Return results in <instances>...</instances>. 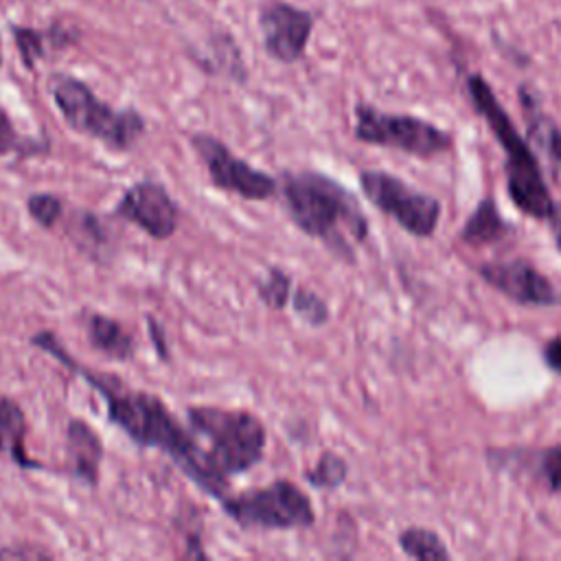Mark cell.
I'll return each instance as SVG.
<instances>
[{"label":"cell","instance_id":"d6986e66","mask_svg":"<svg viewBox=\"0 0 561 561\" xmlns=\"http://www.w3.org/2000/svg\"><path fill=\"white\" fill-rule=\"evenodd\" d=\"M401 550L419 561H447L449 550L445 548L443 539L427 528H405L399 535Z\"/></svg>","mask_w":561,"mask_h":561},{"label":"cell","instance_id":"30bf717a","mask_svg":"<svg viewBox=\"0 0 561 561\" xmlns=\"http://www.w3.org/2000/svg\"><path fill=\"white\" fill-rule=\"evenodd\" d=\"M114 215L158 241L169 239L180 224V206L169 191L153 180H140L125 188L114 206Z\"/></svg>","mask_w":561,"mask_h":561},{"label":"cell","instance_id":"277c9868","mask_svg":"<svg viewBox=\"0 0 561 561\" xmlns=\"http://www.w3.org/2000/svg\"><path fill=\"white\" fill-rule=\"evenodd\" d=\"M191 430L206 438V456L217 476L228 480L250 471L261 462L267 432L259 416L245 410H224L215 405H195L186 410Z\"/></svg>","mask_w":561,"mask_h":561},{"label":"cell","instance_id":"4fadbf2b","mask_svg":"<svg viewBox=\"0 0 561 561\" xmlns=\"http://www.w3.org/2000/svg\"><path fill=\"white\" fill-rule=\"evenodd\" d=\"M66 458H68V471L77 480L90 486L99 482V469L103 460V440L83 419L68 421Z\"/></svg>","mask_w":561,"mask_h":561},{"label":"cell","instance_id":"5b68a950","mask_svg":"<svg viewBox=\"0 0 561 561\" xmlns=\"http://www.w3.org/2000/svg\"><path fill=\"white\" fill-rule=\"evenodd\" d=\"M48 92L59 114L75 131L90 136L114 151L129 149L145 134L147 125L138 110L112 107L101 101L88 83L72 75H50Z\"/></svg>","mask_w":561,"mask_h":561},{"label":"cell","instance_id":"7c38bea8","mask_svg":"<svg viewBox=\"0 0 561 561\" xmlns=\"http://www.w3.org/2000/svg\"><path fill=\"white\" fill-rule=\"evenodd\" d=\"M480 274L491 287H495L500 294L515 302L543 307L559 300L552 283L526 261L486 263L480 267Z\"/></svg>","mask_w":561,"mask_h":561},{"label":"cell","instance_id":"ac0fdd59","mask_svg":"<svg viewBox=\"0 0 561 561\" xmlns=\"http://www.w3.org/2000/svg\"><path fill=\"white\" fill-rule=\"evenodd\" d=\"M511 226L502 219L495 199L493 197H484L476 210L469 215V219L462 226L460 239L469 245H486V243H495L500 239H504L508 234Z\"/></svg>","mask_w":561,"mask_h":561},{"label":"cell","instance_id":"52a82bcc","mask_svg":"<svg viewBox=\"0 0 561 561\" xmlns=\"http://www.w3.org/2000/svg\"><path fill=\"white\" fill-rule=\"evenodd\" d=\"M355 138L368 145L399 149L419 158H430L451 149V136L410 114H390L373 105L359 103L355 107Z\"/></svg>","mask_w":561,"mask_h":561},{"label":"cell","instance_id":"f546056e","mask_svg":"<svg viewBox=\"0 0 561 561\" xmlns=\"http://www.w3.org/2000/svg\"><path fill=\"white\" fill-rule=\"evenodd\" d=\"M0 66H2V39H0Z\"/></svg>","mask_w":561,"mask_h":561},{"label":"cell","instance_id":"9c48e42d","mask_svg":"<svg viewBox=\"0 0 561 561\" xmlns=\"http://www.w3.org/2000/svg\"><path fill=\"white\" fill-rule=\"evenodd\" d=\"M191 147L204 162L217 188L252 202L270 199L278 191V184L272 175L237 158L221 140L210 134H193Z\"/></svg>","mask_w":561,"mask_h":561},{"label":"cell","instance_id":"9a60e30c","mask_svg":"<svg viewBox=\"0 0 561 561\" xmlns=\"http://www.w3.org/2000/svg\"><path fill=\"white\" fill-rule=\"evenodd\" d=\"M11 33H13V42L20 53V59L28 70H33L35 64L46 55L48 46L66 48L77 42V31H70L68 26H50L48 31H37L31 26L13 24Z\"/></svg>","mask_w":561,"mask_h":561},{"label":"cell","instance_id":"e0dca14e","mask_svg":"<svg viewBox=\"0 0 561 561\" xmlns=\"http://www.w3.org/2000/svg\"><path fill=\"white\" fill-rule=\"evenodd\" d=\"M85 331H88L90 344L103 355L118 362H125L131 357L134 340L116 320L103 313H90L85 322Z\"/></svg>","mask_w":561,"mask_h":561},{"label":"cell","instance_id":"603a6c76","mask_svg":"<svg viewBox=\"0 0 561 561\" xmlns=\"http://www.w3.org/2000/svg\"><path fill=\"white\" fill-rule=\"evenodd\" d=\"M346 462L333 451H324L313 469L305 471V480L316 489H337L346 480Z\"/></svg>","mask_w":561,"mask_h":561},{"label":"cell","instance_id":"ba28073f","mask_svg":"<svg viewBox=\"0 0 561 561\" xmlns=\"http://www.w3.org/2000/svg\"><path fill=\"white\" fill-rule=\"evenodd\" d=\"M359 186L368 202L390 215L414 237H430L440 217V204L386 171H362Z\"/></svg>","mask_w":561,"mask_h":561},{"label":"cell","instance_id":"7a4b0ae2","mask_svg":"<svg viewBox=\"0 0 561 561\" xmlns=\"http://www.w3.org/2000/svg\"><path fill=\"white\" fill-rule=\"evenodd\" d=\"M280 197L289 219L305 234L353 261V248L366 239L368 221L348 188L320 171H285Z\"/></svg>","mask_w":561,"mask_h":561},{"label":"cell","instance_id":"cb8c5ba5","mask_svg":"<svg viewBox=\"0 0 561 561\" xmlns=\"http://www.w3.org/2000/svg\"><path fill=\"white\" fill-rule=\"evenodd\" d=\"M289 302H291L294 313H296L300 320H305L309 327H322V324L329 320V307H327V302H324L318 294H313L311 289H305V287L296 289V291L291 294Z\"/></svg>","mask_w":561,"mask_h":561},{"label":"cell","instance_id":"ffe728a7","mask_svg":"<svg viewBox=\"0 0 561 561\" xmlns=\"http://www.w3.org/2000/svg\"><path fill=\"white\" fill-rule=\"evenodd\" d=\"M210 50H213V72L226 75L232 81H245V66L239 53V46L232 42L230 35L219 33L210 39Z\"/></svg>","mask_w":561,"mask_h":561},{"label":"cell","instance_id":"8fae6325","mask_svg":"<svg viewBox=\"0 0 561 561\" xmlns=\"http://www.w3.org/2000/svg\"><path fill=\"white\" fill-rule=\"evenodd\" d=\"M259 28L265 53L280 64H294L305 55L313 15L289 2L270 0L259 11Z\"/></svg>","mask_w":561,"mask_h":561},{"label":"cell","instance_id":"2e32d148","mask_svg":"<svg viewBox=\"0 0 561 561\" xmlns=\"http://www.w3.org/2000/svg\"><path fill=\"white\" fill-rule=\"evenodd\" d=\"M519 103L526 116L528 140L541 149L554 164H561V127L539 107L528 88H519Z\"/></svg>","mask_w":561,"mask_h":561},{"label":"cell","instance_id":"4316f807","mask_svg":"<svg viewBox=\"0 0 561 561\" xmlns=\"http://www.w3.org/2000/svg\"><path fill=\"white\" fill-rule=\"evenodd\" d=\"M147 327H149V331H151V340H153V346H156L158 357H160L162 362H167V359H169V344H167V340H164V333H162L160 324H158L151 316H147Z\"/></svg>","mask_w":561,"mask_h":561},{"label":"cell","instance_id":"d4e9b609","mask_svg":"<svg viewBox=\"0 0 561 561\" xmlns=\"http://www.w3.org/2000/svg\"><path fill=\"white\" fill-rule=\"evenodd\" d=\"M26 213L37 226L53 228L61 219L64 202L53 193H33L26 199Z\"/></svg>","mask_w":561,"mask_h":561},{"label":"cell","instance_id":"44dd1931","mask_svg":"<svg viewBox=\"0 0 561 561\" xmlns=\"http://www.w3.org/2000/svg\"><path fill=\"white\" fill-rule=\"evenodd\" d=\"M48 151V142L46 138H28V136H22L11 116L0 107V156H9V153H15L20 158H26V156H33V153H44Z\"/></svg>","mask_w":561,"mask_h":561},{"label":"cell","instance_id":"484cf974","mask_svg":"<svg viewBox=\"0 0 561 561\" xmlns=\"http://www.w3.org/2000/svg\"><path fill=\"white\" fill-rule=\"evenodd\" d=\"M541 473L550 489L561 493V445H552L541 456Z\"/></svg>","mask_w":561,"mask_h":561},{"label":"cell","instance_id":"f1b7e54d","mask_svg":"<svg viewBox=\"0 0 561 561\" xmlns=\"http://www.w3.org/2000/svg\"><path fill=\"white\" fill-rule=\"evenodd\" d=\"M550 221H552V232H554V239H557V248L561 252V206H554V213H552Z\"/></svg>","mask_w":561,"mask_h":561},{"label":"cell","instance_id":"83f0119b","mask_svg":"<svg viewBox=\"0 0 561 561\" xmlns=\"http://www.w3.org/2000/svg\"><path fill=\"white\" fill-rule=\"evenodd\" d=\"M543 357L548 362V366L561 375V337H552L548 340L546 348H543Z\"/></svg>","mask_w":561,"mask_h":561},{"label":"cell","instance_id":"7402d4cb","mask_svg":"<svg viewBox=\"0 0 561 561\" xmlns=\"http://www.w3.org/2000/svg\"><path fill=\"white\" fill-rule=\"evenodd\" d=\"M254 285L261 302L274 311H280L291 298V276L276 265L267 267L265 276L256 278Z\"/></svg>","mask_w":561,"mask_h":561},{"label":"cell","instance_id":"5bb4252c","mask_svg":"<svg viewBox=\"0 0 561 561\" xmlns=\"http://www.w3.org/2000/svg\"><path fill=\"white\" fill-rule=\"evenodd\" d=\"M26 440V414L11 397H0V454L9 456L24 469H39L42 462L28 458Z\"/></svg>","mask_w":561,"mask_h":561},{"label":"cell","instance_id":"3957f363","mask_svg":"<svg viewBox=\"0 0 561 561\" xmlns=\"http://www.w3.org/2000/svg\"><path fill=\"white\" fill-rule=\"evenodd\" d=\"M467 92L473 107L486 121L489 129L506 153V186L511 199L522 213L535 219H550L557 204L548 193L541 167L528 142L519 136L511 116L504 112L502 103L493 94L491 85L480 75H471L467 79Z\"/></svg>","mask_w":561,"mask_h":561},{"label":"cell","instance_id":"8992f818","mask_svg":"<svg viewBox=\"0 0 561 561\" xmlns=\"http://www.w3.org/2000/svg\"><path fill=\"white\" fill-rule=\"evenodd\" d=\"M224 513L241 528L291 530L307 528L316 522L309 495L289 480H274L239 495L221 497Z\"/></svg>","mask_w":561,"mask_h":561},{"label":"cell","instance_id":"6da1fadb","mask_svg":"<svg viewBox=\"0 0 561 561\" xmlns=\"http://www.w3.org/2000/svg\"><path fill=\"white\" fill-rule=\"evenodd\" d=\"M31 344L81 375L103 397L107 421L123 430L136 445L164 451L204 493L215 500L226 497L228 480L213 471L206 449L195 440L191 432L182 427V423L160 397L127 388L118 377L99 375L77 364L66 346L59 344V340L53 335V331H37L31 337Z\"/></svg>","mask_w":561,"mask_h":561}]
</instances>
